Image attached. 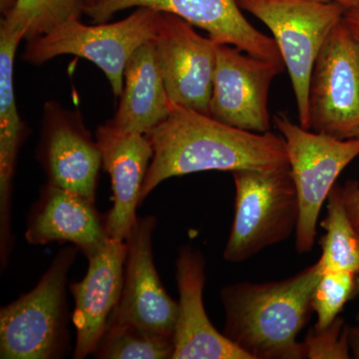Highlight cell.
<instances>
[{
	"label": "cell",
	"mask_w": 359,
	"mask_h": 359,
	"mask_svg": "<svg viewBox=\"0 0 359 359\" xmlns=\"http://www.w3.org/2000/svg\"><path fill=\"white\" fill-rule=\"evenodd\" d=\"M146 136L154 154L142 188L141 204L162 182L173 177L289 165L283 137L235 128L178 106Z\"/></svg>",
	"instance_id": "6da1fadb"
},
{
	"label": "cell",
	"mask_w": 359,
	"mask_h": 359,
	"mask_svg": "<svg viewBox=\"0 0 359 359\" xmlns=\"http://www.w3.org/2000/svg\"><path fill=\"white\" fill-rule=\"evenodd\" d=\"M321 271L313 266L278 282L238 283L219 292L223 334L250 359L306 358L297 340L313 313V295Z\"/></svg>",
	"instance_id": "7a4b0ae2"
},
{
	"label": "cell",
	"mask_w": 359,
	"mask_h": 359,
	"mask_svg": "<svg viewBox=\"0 0 359 359\" xmlns=\"http://www.w3.org/2000/svg\"><path fill=\"white\" fill-rule=\"evenodd\" d=\"M78 250H59L34 289L0 309V358L57 359L69 347L66 285Z\"/></svg>",
	"instance_id": "3957f363"
},
{
	"label": "cell",
	"mask_w": 359,
	"mask_h": 359,
	"mask_svg": "<svg viewBox=\"0 0 359 359\" xmlns=\"http://www.w3.org/2000/svg\"><path fill=\"white\" fill-rule=\"evenodd\" d=\"M235 214L224 259L243 263L297 231L299 204L290 165L233 172Z\"/></svg>",
	"instance_id": "277c9868"
},
{
	"label": "cell",
	"mask_w": 359,
	"mask_h": 359,
	"mask_svg": "<svg viewBox=\"0 0 359 359\" xmlns=\"http://www.w3.org/2000/svg\"><path fill=\"white\" fill-rule=\"evenodd\" d=\"M160 13L138 7L125 20L97 25H84L80 18H73L27 41L22 59L36 66L66 54L86 59L103 71L113 94L120 98L127 63L139 47L154 40Z\"/></svg>",
	"instance_id": "5b68a950"
},
{
	"label": "cell",
	"mask_w": 359,
	"mask_h": 359,
	"mask_svg": "<svg viewBox=\"0 0 359 359\" xmlns=\"http://www.w3.org/2000/svg\"><path fill=\"white\" fill-rule=\"evenodd\" d=\"M282 134L299 204L295 245L299 254L313 250L321 208L344 169L359 156V139L340 140L316 133L290 121L280 112L273 116Z\"/></svg>",
	"instance_id": "8992f818"
},
{
	"label": "cell",
	"mask_w": 359,
	"mask_h": 359,
	"mask_svg": "<svg viewBox=\"0 0 359 359\" xmlns=\"http://www.w3.org/2000/svg\"><path fill=\"white\" fill-rule=\"evenodd\" d=\"M264 23L273 35L290 73L299 111V125L309 129V91L311 71L330 33L346 9L314 0H237Z\"/></svg>",
	"instance_id": "52a82bcc"
},
{
	"label": "cell",
	"mask_w": 359,
	"mask_h": 359,
	"mask_svg": "<svg viewBox=\"0 0 359 359\" xmlns=\"http://www.w3.org/2000/svg\"><path fill=\"white\" fill-rule=\"evenodd\" d=\"M309 130L340 140L359 139V41L344 18L314 61Z\"/></svg>",
	"instance_id": "ba28073f"
},
{
	"label": "cell",
	"mask_w": 359,
	"mask_h": 359,
	"mask_svg": "<svg viewBox=\"0 0 359 359\" xmlns=\"http://www.w3.org/2000/svg\"><path fill=\"white\" fill-rule=\"evenodd\" d=\"M242 52L231 45L218 44L210 116L235 128L268 133L269 88L285 65Z\"/></svg>",
	"instance_id": "9c48e42d"
},
{
	"label": "cell",
	"mask_w": 359,
	"mask_h": 359,
	"mask_svg": "<svg viewBox=\"0 0 359 359\" xmlns=\"http://www.w3.org/2000/svg\"><path fill=\"white\" fill-rule=\"evenodd\" d=\"M153 42L172 105L210 116L218 43L168 13H160Z\"/></svg>",
	"instance_id": "30bf717a"
},
{
	"label": "cell",
	"mask_w": 359,
	"mask_h": 359,
	"mask_svg": "<svg viewBox=\"0 0 359 359\" xmlns=\"http://www.w3.org/2000/svg\"><path fill=\"white\" fill-rule=\"evenodd\" d=\"M154 216L137 219L126 243L121 297L108 325H129L173 337L178 302L163 287L153 257Z\"/></svg>",
	"instance_id": "8fae6325"
},
{
	"label": "cell",
	"mask_w": 359,
	"mask_h": 359,
	"mask_svg": "<svg viewBox=\"0 0 359 359\" xmlns=\"http://www.w3.org/2000/svg\"><path fill=\"white\" fill-rule=\"evenodd\" d=\"M36 159L48 183L95 202L102 157L79 111L45 103Z\"/></svg>",
	"instance_id": "7c38bea8"
},
{
	"label": "cell",
	"mask_w": 359,
	"mask_h": 359,
	"mask_svg": "<svg viewBox=\"0 0 359 359\" xmlns=\"http://www.w3.org/2000/svg\"><path fill=\"white\" fill-rule=\"evenodd\" d=\"M131 7H148L174 14L205 30L216 43L231 45L255 57L283 63L275 39L259 32L245 20L237 0H91L84 13L95 23H104L118 11Z\"/></svg>",
	"instance_id": "4fadbf2b"
},
{
	"label": "cell",
	"mask_w": 359,
	"mask_h": 359,
	"mask_svg": "<svg viewBox=\"0 0 359 359\" xmlns=\"http://www.w3.org/2000/svg\"><path fill=\"white\" fill-rule=\"evenodd\" d=\"M178 318L172 359H250L212 325L205 313V259L191 245L180 248L176 259Z\"/></svg>",
	"instance_id": "5bb4252c"
},
{
	"label": "cell",
	"mask_w": 359,
	"mask_h": 359,
	"mask_svg": "<svg viewBox=\"0 0 359 359\" xmlns=\"http://www.w3.org/2000/svg\"><path fill=\"white\" fill-rule=\"evenodd\" d=\"M25 238L30 245L68 243L87 259L110 241L105 215L97 211L95 202L48 182L28 212Z\"/></svg>",
	"instance_id": "9a60e30c"
},
{
	"label": "cell",
	"mask_w": 359,
	"mask_h": 359,
	"mask_svg": "<svg viewBox=\"0 0 359 359\" xmlns=\"http://www.w3.org/2000/svg\"><path fill=\"white\" fill-rule=\"evenodd\" d=\"M102 168L110 175L112 208L105 215L106 230L113 240L125 241L136 223L137 208L154 150L146 135L124 133L108 123L97 128Z\"/></svg>",
	"instance_id": "2e32d148"
},
{
	"label": "cell",
	"mask_w": 359,
	"mask_h": 359,
	"mask_svg": "<svg viewBox=\"0 0 359 359\" xmlns=\"http://www.w3.org/2000/svg\"><path fill=\"white\" fill-rule=\"evenodd\" d=\"M125 256V241L110 238L101 252L88 259L84 278L69 285L74 299L71 318L76 330L75 359L92 355L107 327L121 297Z\"/></svg>",
	"instance_id": "e0dca14e"
},
{
	"label": "cell",
	"mask_w": 359,
	"mask_h": 359,
	"mask_svg": "<svg viewBox=\"0 0 359 359\" xmlns=\"http://www.w3.org/2000/svg\"><path fill=\"white\" fill-rule=\"evenodd\" d=\"M25 32L6 21L0 22V233H13V179L21 146L28 129L16 107L14 61Z\"/></svg>",
	"instance_id": "ac0fdd59"
},
{
	"label": "cell",
	"mask_w": 359,
	"mask_h": 359,
	"mask_svg": "<svg viewBox=\"0 0 359 359\" xmlns=\"http://www.w3.org/2000/svg\"><path fill=\"white\" fill-rule=\"evenodd\" d=\"M173 107L152 40L139 47L129 59L119 106L114 117L106 123L124 133L147 135L167 119Z\"/></svg>",
	"instance_id": "d6986e66"
},
{
	"label": "cell",
	"mask_w": 359,
	"mask_h": 359,
	"mask_svg": "<svg viewBox=\"0 0 359 359\" xmlns=\"http://www.w3.org/2000/svg\"><path fill=\"white\" fill-rule=\"evenodd\" d=\"M321 226L325 230L318 261L321 273L344 271L359 275V236L347 215L337 184L328 196L327 218Z\"/></svg>",
	"instance_id": "ffe728a7"
},
{
	"label": "cell",
	"mask_w": 359,
	"mask_h": 359,
	"mask_svg": "<svg viewBox=\"0 0 359 359\" xmlns=\"http://www.w3.org/2000/svg\"><path fill=\"white\" fill-rule=\"evenodd\" d=\"M173 337L129 325L106 327L92 355L98 359H169Z\"/></svg>",
	"instance_id": "44dd1931"
},
{
	"label": "cell",
	"mask_w": 359,
	"mask_h": 359,
	"mask_svg": "<svg viewBox=\"0 0 359 359\" xmlns=\"http://www.w3.org/2000/svg\"><path fill=\"white\" fill-rule=\"evenodd\" d=\"M87 0H18L2 20L21 28L26 41L37 39L65 21L80 18Z\"/></svg>",
	"instance_id": "7402d4cb"
},
{
	"label": "cell",
	"mask_w": 359,
	"mask_h": 359,
	"mask_svg": "<svg viewBox=\"0 0 359 359\" xmlns=\"http://www.w3.org/2000/svg\"><path fill=\"white\" fill-rule=\"evenodd\" d=\"M358 273L344 271L321 273L313 295V313H316V330H323L339 316L347 302L359 287Z\"/></svg>",
	"instance_id": "603a6c76"
},
{
	"label": "cell",
	"mask_w": 359,
	"mask_h": 359,
	"mask_svg": "<svg viewBox=\"0 0 359 359\" xmlns=\"http://www.w3.org/2000/svg\"><path fill=\"white\" fill-rule=\"evenodd\" d=\"M306 358L348 359L351 358L348 327L340 316L323 330H311L304 341Z\"/></svg>",
	"instance_id": "cb8c5ba5"
},
{
	"label": "cell",
	"mask_w": 359,
	"mask_h": 359,
	"mask_svg": "<svg viewBox=\"0 0 359 359\" xmlns=\"http://www.w3.org/2000/svg\"><path fill=\"white\" fill-rule=\"evenodd\" d=\"M340 187V195L344 201L347 215L354 228L359 229V184L355 181H347Z\"/></svg>",
	"instance_id": "d4e9b609"
},
{
	"label": "cell",
	"mask_w": 359,
	"mask_h": 359,
	"mask_svg": "<svg viewBox=\"0 0 359 359\" xmlns=\"http://www.w3.org/2000/svg\"><path fill=\"white\" fill-rule=\"evenodd\" d=\"M344 20L346 21L354 37L359 41V9L355 11H346Z\"/></svg>",
	"instance_id": "484cf974"
},
{
	"label": "cell",
	"mask_w": 359,
	"mask_h": 359,
	"mask_svg": "<svg viewBox=\"0 0 359 359\" xmlns=\"http://www.w3.org/2000/svg\"><path fill=\"white\" fill-rule=\"evenodd\" d=\"M349 346L353 358L359 359V325L348 327Z\"/></svg>",
	"instance_id": "4316f807"
},
{
	"label": "cell",
	"mask_w": 359,
	"mask_h": 359,
	"mask_svg": "<svg viewBox=\"0 0 359 359\" xmlns=\"http://www.w3.org/2000/svg\"><path fill=\"white\" fill-rule=\"evenodd\" d=\"M314 1L323 2V4H337L344 7L346 11L359 9V0H314Z\"/></svg>",
	"instance_id": "83f0119b"
},
{
	"label": "cell",
	"mask_w": 359,
	"mask_h": 359,
	"mask_svg": "<svg viewBox=\"0 0 359 359\" xmlns=\"http://www.w3.org/2000/svg\"><path fill=\"white\" fill-rule=\"evenodd\" d=\"M18 0H0V11L2 15H8L15 8Z\"/></svg>",
	"instance_id": "f1b7e54d"
},
{
	"label": "cell",
	"mask_w": 359,
	"mask_h": 359,
	"mask_svg": "<svg viewBox=\"0 0 359 359\" xmlns=\"http://www.w3.org/2000/svg\"><path fill=\"white\" fill-rule=\"evenodd\" d=\"M356 318H358V323H359V311H358V316H356Z\"/></svg>",
	"instance_id": "f546056e"
},
{
	"label": "cell",
	"mask_w": 359,
	"mask_h": 359,
	"mask_svg": "<svg viewBox=\"0 0 359 359\" xmlns=\"http://www.w3.org/2000/svg\"><path fill=\"white\" fill-rule=\"evenodd\" d=\"M90 1H91V0H87V4H89Z\"/></svg>",
	"instance_id": "4dcf8cb0"
},
{
	"label": "cell",
	"mask_w": 359,
	"mask_h": 359,
	"mask_svg": "<svg viewBox=\"0 0 359 359\" xmlns=\"http://www.w3.org/2000/svg\"><path fill=\"white\" fill-rule=\"evenodd\" d=\"M358 236H359V229H358Z\"/></svg>",
	"instance_id": "1f68e13d"
}]
</instances>
